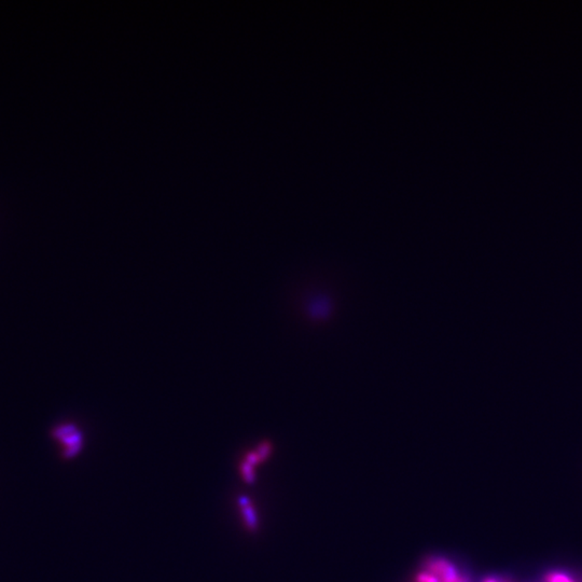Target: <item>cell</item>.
I'll list each match as a JSON object with an SVG mask.
<instances>
[{
	"label": "cell",
	"instance_id": "277c9868",
	"mask_svg": "<svg viewBox=\"0 0 582 582\" xmlns=\"http://www.w3.org/2000/svg\"><path fill=\"white\" fill-rule=\"evenodd\" d=\"M241 474H242L243 478L247 483H252L254 481V467L250 465L246 460L241 462Z\"/></svg>",
	"mask_w": 582,
	"mask_h": 582
},
{
	"label": "cell",
	"instance_id": "7a4b0ae2",
	"mask_svg": "<svg viewBox=\"0 0 582 582\" xmlns=\"http://www.w3.org/2000/svg\"><path fill=\"white\" fill-rule=\"evenodd\" d=\"M54 439L62 444L63 456L72 458L77 455L83 446V434L72 423L58 425L52 430Z\"/></svg>",
	"mask_w": 582,
	"mask_h": 582
},
{
	"label": "cell",
	"instance_id": "3957f363",
	"mask_svg": "<svg viewBox=\"0 0 582 582\" xmlns=\"http://www.w3.org/2000/svg\"><path fill=\"white\" fill-rule=\"evenodd\" d=\"M239 501H240L241 509H242L243 517H244L247 528L250 532H256L258 528V521H257L256 512L250 499L247 496H242Z\"/></svg>",
	"mask_w": 582,
	"mask_h": 582
},
{
	"label": "cell",
	"instance_id": "6da1fadb",
	"mask_svg": "<svg viewBox=\"0 0 582 582\" xmlns=\"http://www.w3.org/2000/svg\"><path fill=\"white\" fill-rule=\"evenodd\" d=\"M414 582H468V579L448 560L431 558L417 573Z\"/></svg>",
	"mask_w": 582,
	"mask_h": 582
},
{
	"label": "cell",
	"instance_id": "5b68a950",
	"mask_svg": "<svg viewBox=\"0 0 582 582\" xmlns=\"http://www.w3.org/2000/svg\"><path fill=\"white\" fill-rule=\"evenodd\" d=\"M483 582H499V580L496 578H487Z\"/></svg>",
	"mask_w": 582,
	"mask_h": 582
}]
</instances>
